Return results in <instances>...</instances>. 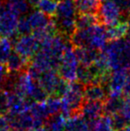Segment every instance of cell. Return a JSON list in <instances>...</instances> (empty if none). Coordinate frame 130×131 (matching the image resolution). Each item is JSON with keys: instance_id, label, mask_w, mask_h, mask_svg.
Segmentation results:
<instances>
[{"instance_id": "obj_1", "label": "cell", "mask_w": 130, "mask_h": 131, "mask_svg": "<svg viewBox=\"0 0 130 131\" xmlns=\"http://www.w3.org/2000/svg\"><path fill=\"white\" fill-rule=\"evenodd\" d=\"M69 43L63 35H52L40 43V48L32 57L31 65L29 70L36 75H39L49 70L59 67L62 57Z\"/></svg>"}, {"instance_id": "obj_2", "label": "cell", "mask_w": 130, "mask_h": 131, "mask_svg": "<svg viewBox=\"0 0 130 131\" xmlns=\"http://www.w3.org/2000/svg\"><path fill=\"white\" fill-rule=\"evenodd\" d=\"M8 91H14L18 95L32 101L42 102L47 98L48 94L38 84V80L33 78L29 71H21L17 77L8 76L5 84Z\"/></svg>"}, {"instance_id": "obj_3", "label": "cell", "mask_w": 130, "mask_h": 131, "mask_svg": "<svg viewBox=\"0 0 130 131\" xmlns=\"http://www.w3.org/2000/svg\"><path fill=\"white\" fill-rule=\"evenodd\" d=\"M70 41L76 47H90L96 50H103L108 43L106 27L96 24L86 29H76L71 34Z\"/></svg>"}, {"instance_id": "obj_4", "label": "cell", "mask_w": 130, "mask_h": 131, "mask_svg": "<svg viewBox=\"0 0 130 131\" xmlns=\"http://www.w3.org/2000/svg\"><path fill=\"white\" fill-rule=\"evenodd\" d=\"M110 70L130 69V42L123 38L111 40L103 48Z\"/></svg>"}, {"instance_id": "obj_5", "label": "cell", "mask_w": 130, "mask_h": 131, "mask_svg": "<svg viewBox=\"0 0 130 131\" xmlns=\"http://www.w3.org/2000/svg\"><path fill=\"white\" fill-rule=\"evenodd\" d=\"M77 8L73 0H63L59 2L54 20L56 29L63 36H71L76 30Z\"/></svg>"}, {"instance_id": "obj_6", "label": "cell", "mask_w": 130, "mask_h": 131, "mask_svg": "<svg viewBox=\"0 0 130 131\" xmlns=\"http://www.w3.org/2000/svg\"><path fill=\"white\" fill-rule=\"evenodd\" d=\"M61 112L66 117H69L78 112L84 103V86L80 82H69L65 92L61 96Z\"/></svg>"}, {"instance_id": "obj_7", "label": "cell", "mask_w": 130, "mask_h": 131, "mask_svg": "<svg viewBox=\"0 0 130 131\" xmlns=\"http://www.w3.org/2000/svg\"><path fill=\"white\" fill-rule=\"evenodd\" d=\"M78 68L79 62L75 50H73L72 47L69 45L62 57L58 67V74L67 82H73L78 79Z\"/></svg>"}, {"instance_id": "obj_8", "label": "cell", "mask_w": 130, "mask_h": 131, "mask_svg": "<svg viewBox=\"0 0 130 131\" xmlns=\"http://www.w3.org/2000/svg\"><path fill=\"white\" fill-rule=\"evenodd\" d=\"M37 80L48 95H56L59 96L63 95L69 83L62 79L55 70H49L40 73Z\"/></svg>"}, {"instance_id": "obj_9", "label": "cell", "mask_w": 130, "mask_h": 131, "mask_svg": "<svg viewBox=\"0 0 130 131\" xmlns=\"http://www.w3.org/2000/svg\"><path fill=\"white\" fill-rule=\"evenodd\" d=\"M130 79V74L127 70H117L109 73L105 86H107L108 95H123L125 88Z\"/></svg>"}, {"instance_id": "obj_10", "label": "cell", "mask_w": 130, "mask_h": 131, "mask_svg": "<svg viewBox=\"0 0 130 131\" xmlns=\"http://www.w3.org/2000/svg\"><path fill=\"white\" fill-rule=\"evenodd\" d=\"M15 53L25 57L26 59L32 58L40 48V41L34 35H21L15 40L14 45Z\"/></svg>"}, {"instance_id": "obj_11", "label": "cell", "mask_w": 130, "mask_h": 131, "mask_svg": "<svg viewBox=\"0 0 130 131\" xmlns=\"http://www.w3.org/2000/svg\"><path fill=\"white\" fill-rule=\"evenodd\" d=\"M30 100L18 95L14 91H5V106L7 117H14L30 110Z\"/></svg>"}, {"instance_id": "obj_12", "label": "cell", "mask_w": 130, "mask_h": 131, "mask_svg": "<svg viewBox=\"0 0 130 131\" xmlns=\"http://www.w3.org/2000/svg\"><path fill=\"white\" fill-rule=\"evenodd\" d=\"M97 13L99 14L98 18L101 20L102 24L106 26H111L119 23L122 16L114 0L103 1V3L100 5Z\"/></svg>"}, {"instance_id": "obj_13", "label": "cell", "mask_w": 130, "mask_h": 131, "mask_svg": "<svg viewBox=\"0 0 130 131\" xmlns=\"http://www.w3.org/2000/svg\"><path fill=\"white\" fill-rule=\"evenodd\" d=\"M7 118H8L11 128H13V129L29 131L33 129V128H40L44 124L41 121L35 119L32 114L30 112V111L20 113L16 116H14V117Z\"/></svg>"}, {"instance_id": "obj_14", "label": "cell", "mask_w": 130, "mask_h": 131, "mask_svg": "<svg viewBox=\"0 0 130 131\" xmlns=\"http://www.w3.org/2000/svg\"><path fill=\"white\" fill-rule=\"evenodd\" d=\"M19 17L7 9L0 14V35L6 38H14L18 33Z\"/></svg>"}, {"instance_id": "obj_15", "label": "cell", "mask_w": 130, "mask_h": 131, "mask_svg": "<svg viewBox=\"0 0 130 131\" xmlns=\"http://www.w3.org/2000/svg\"><path fill=\"white\" fill-rule=\"evenodd\" d=\"M79 114L83 116L89 123L96 121L104 112L102 102L97 101H87L83 103L79 109Z\"/></svg>"}, {"instance_id": "obj_16", "label": "cell", "mask_w": 130, "mask_h": 131, "mask_svg": "<svg viewBox=\"0 0 130 131\" xmlns=\"http://www.w3.org/2000/svg\"><path fill=\"white\" fill-rule=\"evenodd\" d=\"M84 95L87 101L103 102L108 96L107 86L100 82L91 83L84 88Z\"/></svg>"}, {"instance_id": "obj_17", "label": "cell", "mask_w": 130, "mask_h": 131, "mask_svg": "<svg viewBox=\"0 0 130 131\" xmlns=\"http://www.w3.org/2000/svg\"><path fill=\"white\" fill-rule=\"evenodd\" d=\"M64 131H91L90 123L79 113L69 116Z\"/></svg>"}, {"instance_id": "obj_18", "label": "cell", "mask_w": 130, "mask_h": 131, "mask_svg": "<svg viewBox=\"0 0 130 131\" xmlns=\"http://www.w3.org/2000/svg\"><path fill=\"white\" fill-rule=\"evenodd\" d=\"M75 53L78 59L80 65L90 66L94 62L99 53L96 49L90 47H77Z\"/></svg>"}, {"instance_id": "obj_19", "label": "cell", "mask_w": 130, "mask_h": 131, "mask_svg": "<svg viewBox=\"0 0 130 131\" xmlns=\"http://www.w3.org/2000/svg\"><path fill=\"white\" fill-rule=\"evenodd\" d=\"M127 29H128V23L126 21H120L111 26L106 27V35L108 40H117L121 39L127 36Z\"/></svg>"}, {"instance_id": "obj_20", "label": "cell", "mask_w": 130, "mask_h": 131, "mask_svg": "<svg viewBox=\"0 0 130 131\" xmlns=\"http://www.w3.org/2000/svg\"><path fill=\"white\" fill-rule=\"evenodd\" d=\"M78 82L82 85H88L91 83L100 82V77L94 71L92 66H84L79 65L78 71Z\"/></svg>"}, {"instance_id": "obj_21", "label": "cell", "mask_w": 130, "mask_h": 131, "mask_svg": "<svg viewBox=\"0 0 130 131\" xmlns=\"http://www.w3.org/2000/svg\"><path fill=\"white\" fill-rule=\"evenodd\" d=\"M125 99L122 95H108L107 98L103 104V111L106 114L113 116L115 114L120 113L123 106Z\"/></svg>"}, {"instance_id": "obj_22", "label": "cell", "mask_w": 130, "mask_h": 131, "mask_svg": "<svg viewBox=\"0 0 130 131\" xmlns=\"http://www.w3.org/2000/svg\"><path fill=\"white\" fill-rule=\"evenodd\" d=\"M67 119L62 112L52 114L45 121L46 131H64Z\"/></svg>"}, {"instance_id": "obj_23", "label": "cell", "mask_w": 130, "mask_h": 131, "mask_svg": "<svg viewBox=\"0 0 130 131\" xmlns=\"http://www.w3.org/2000/svg\"><path fill=\"white\" fill-rule=\"evenodd\" d=\"M5 64L8 71L12 73H19L27 67L28 59L14 52L10 55Z\"/></svg>"}, {"instance_id": "obj_24", "label": "cell", "mask_w": 130, "mask_h": 131, "mask_svg": "<svg viewBox=\"0 0 130 131\" xmlns=\"http://www.w3.org/2000/svg\"><path fill=\"white\" fill-rule=\"evenodd\" d=\"M30 5L27 0H8L5 8L11 13L20 16H24L30 11Z\"/></svg>"}, {"instance_id": "obj_25", "label": "cell", "mask_w": 130, "mask_h": 131, "mask_svg": "<svg viewBox=\"0 0 130 131\" xmlns=\"http://www.w3.org/2000/svg\"><path fill=\"white\" fill-rule=\"evenodd\" d=\"M91 131H112L114 129L112 116L109 114L101 115L90 123Z\"/></svg>"}, {"instance_id": "obj_26", "label": "cell", "mask_w": 130, "mask_h": 131, "mask_svg": "<svg viewBox=\"0 0 130 131\" xmlns=\"http://www.w3.org/2000/svg\"><path fill=\"white\" fill-rule=\"evenodd\" d=\"M29 111H30V112L32 114L35 119L41 121L42 123H45L46 119L50 116V112H49L48 109H47L45 101H42V102H31Z\"/></svg>"}, {"instance_id": "obj_27", "label": "cell", "mask_w": 130, "mask_h": 131, "mask_svg": "<svg viewBox=\"0 0 130 131\" xmlns=\"http://www.w3.org/2000/svg\"><path fill=\"white\" fill-rule=\"evenodd\" d=\"M74 2L79 14H96L100 7V0H75Z\"/></svg>"}, {"instance_id": "obj_28", "label": "cell", "mask_w": 130, "mask_h": 131, "mask_svg": "<svg viewBox=\"0 0 130 131\" xmlns=\"http://www.w3.org/2000/svg\"><path fill=\"white\" fill-rule=\"evenodd\" d=\"M13 45L12 40L6 37H2L0 38V63L5 64L13 53Z\"/></svg>"}, {"instance_id": "obj_29", "label": "cell", "mask_w": 130, "mask_h": 131, "mask_svg": "<svg viewBox=\"0 0 130 131\" xmlns=\"http://www.w3.org/2000/svg\"><path fill=\"white\" fill-rule=\"evenodd\" d=\"M99 18L94 14H79L76 18L77 29H86L96 24Z\"/></svg>"}, {"instance_id": "obj_30", "label": "cell", "mask_w": 130, "mask_h": 131, "mask_svg": "<svg viewBox=\"0 0 130 131\" xmlns=\"http://www.w3.org/2000/svg\"><path fill=\"white\" fill-rule=\"evenodd\" d=\"M50 115L61 112L62 109V98L61 96L56 95H51L45 100Z\"/></svg>"}, {"instance_id": "obj_31", "label": "cell", "mask_w": 130, "mask_h": 131, "mask_svg": "<svg viewBox=\"0 0 130 131\" xmlns=\"http://www.w3.org/2000/svg\"><path fill=\"white\" fill-rule=\"evenodd\" d=\"M58 3L54 0H40L37 7L38 10L43 12L48 16H53L55 14Z\"/></svg>"}, {"instance_id": "obj_32", "label": "cell", "mask_w": 130, "mask_h": 131, "mask_svg": "<svg viewBox=\"0 0 130 131\" xmlns=\"http://www.w3.org/2000/svg\"><path fill=\"white\" fill-rule=\"evenodd\" d=\"M31 31L32 29L28 17L21 16V19H19V23H18V33H20L21 35H24L30 34Z\"/></svg>"}, {"instance_id": "obj_33", "label": "cell", "mask_w": 130, "mask_h": 131, "mask_svg": "<svg viewBox=\"0 0 130 131\" xmlns=\"http://www.w3.org/2000/svg\"><path fill=\"white\" fill-rule=\"evenodd\" d=\"M120 9L121 15L125 18H130V0H114Z\"/></svg>"}, {"instance_id": "obj_34", "label": "cell", "mask_w": 130, "mask_h": 131, "mask_svg": "<svg viewBox=\"0 0 130 131\" xmlns=\"http://www.w3.org/2000/svg\"><path fill=\"white\" fill-rule=\"evenodd\" d=\"M120 114L125 119V121L127 122V124L130 123V97H127L124 101L123 106L121 108V111L120 112Z\"/></svg>"}, {"instance_id": "obj_35", "label": "cell", "mask_w": 130, "mask_h": 131, "mask_svg": "<svg viewBox=\"0 0 130 131\" xmlns=\"http://www.w3.org/2000/svg\"><path fill=\"white\" fill-rule=\"evenodd\" d=\"M11 125L7 117L0 115V131H10Z\"/></svg>"}, {"instance_id": "obj_36", "label": "cell", "mask_w": 130, "mask_h": 131, "mask_svg": "<svg viewBox=\"0 0 130 131\" xmlns=\"http://www.w3.org/2000/svg\"><path fill=\"white\" fill-rule=\"evenodd\" d=\"M7 78H8V70L4 66V64L0 63V86L5 84Z\"/></svg>"}, {"instance_id": "obj_37", "label": "cell", "mask_w": 130, "mask_h": 131, "mask_svg": "<svg viewBox=\"0 0 130 131\" xmlns=\"http://www.w3.org/2000/svg\"><path fill=\"white\" fill-rule=\"evenodd\" d=\"M27 1H28L29 4H30V5H32V6H37L38 4L39 3L40 0H27Z\"/></svg>"}, {"instance_id": "obj_38", "label": "cell", "mask_w": 130, "mask_h": 131, "mask_svg": "<svg viewBox=\"0 0 130 131\" xmlns=\"http://www.w3.org/2000/svg\"><path fill=\"white\" fill-rule=\"evenodd\" d=\"M29 131H46L45 128H43V127H40V128H33V129H30Z\"/></svg>"}, {"instance_id": "obj_39", "label": "cell", "mask_w": 130, "mask_h": 131, "mask_svg": "<svg viewBox=\"0 0 130 131\" xmlns=\"http://www.w3.org/2000/svg\"><path fill=\"white\" fill-rule=\"evenodd\" d=\"M127 40L130 42V21L128 23V29H127Z\"/></svg>"}, {"instance_id": "obj_40", "label": "cell", "mask_w": 130, "mask_h": 131, "mask_svg": "<svg viewBox=\"0 0 130 131\" xmlns=\"http://www.w3.org/2000/svg\"><path fill=\"white\" fill-rule=\"evenodd\" d=\"M2 11H3V2H2V0H0V14Z\"/></svg>"}, {"instance_id": "obj_41", "label": "cell", "mask_w": 130, "mask_h": 131, "mask_svg": "<svg viewBox=\"0 0 130 131\" xmlns=\"http://www.w3.org/2000/svg\"><path fill=\"white\" fill-rule=\"evenodd\" d=\"M54 1H56V2H57V3H59V2L63 1V0H54Z\"/></svg>"}, {"instance_id": "obj_42", "label": "cell", "mask_w": 130, "mask_h": 131, "mask_svg": "<svg viewBox=\"0 0 130 131\" xmlns=\"http://www.w3.org/2000/svg\"><path fill=\"white\" fill-rule=\"evenodd\" d=\"M13 131H23V130H19V129H13Z\"/></svg>"}, {"instance_id": "obj_43", "label": "cell", "mask_w": 130, "mask_h": 131, "mask_svg": "<svg viewBox=\"0 0 130 131\" xmlns=\"http://www.w3.org/2000/svg\"><path fill=\"white\" fill-rule=\"evenodd\" d=\"M112 131H123V130H118V129H113Z\"/></svg>"}, {"instance_id": "obj_44", "label": "cell", "mask_w": 130, "mask_h": 131, "mask_svg": "<svg viewBox=\"0 0 130 131\" xmlns=\"http://www.w3.org/2000/svg\"><path fill=\"white\" fill-rule=\"evenodd\" d=\"M128 95V96H130V90H129V93H128V95Z\"/></svg>"}, {"instance_id": "obj_45", "label": "cell", "mask_w": 130, "mask_h": 131, "mask_svg": "<svg viewBox=\"0 0 130 131\" xmlns=\"http://www.w3.org/2000/svg\"><path fill=\"white\" fill-rule=\"evenodd\" d=\"M102 1H107V0H102Z\"/></svg>"}]
</instances>
